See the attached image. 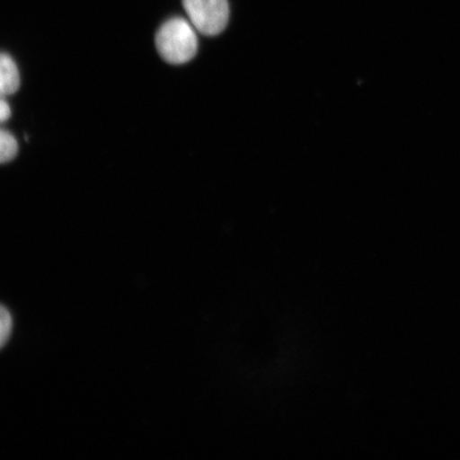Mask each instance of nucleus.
Segmentation results:
<instances>
[{"label": "nucleus", "instance_id": "nucleus-2", "mask_svg": "<svg viewBox=\"0 0 460 460\" xmlns=\"http://www.w3.org/2000/svg\"><path fill=\"white\" fill-rule=\"evenodd\" d=\"M190 22L205 36L224 31L229 21L228 0H182Z\"/></svg>", "mask_w": 460, "mask_h": 460}, {"label": "nucleus", "instance_id": "nucleus-4", "mask_svg": "<svg viewBox=\"0 0 460 460\" xmlns=\"http://www.w3.org/2000/svg\"><path fill=\"white\" fill-rule=\"evenodd\" d=\"M19 146L13 134L2 129L0 132V163L7 164L16 157Z\"/></svg>", "mask_w": 460, "mask_h": 460}, {"label": "nucleus", "instance_id": "nucleus-5", "mask_svg": "<svg viewBox=\"0 0 460 460\" xmlns=\"http://www.w3.org/2000/svg\"><path fill=\"white\" fill-rule=\"evenodd\" d=\"M13 330V320L9 310L4 306L2 307V320H0V343L2 347L8 343Z\"/></svg>", "mask_w": 460, "mask_h": 460}, {"label": "nucleus", "instance_id": "nucleus-1", "mask_svg": "<svg viewBox=\"0 0 460 460\" xmlns=\"http://www.w3.org/2000/svg\"><path fill=\"white\" fill-rule=\"evenodd\" d=\"M194 26L181 17H174L160 27L156 46L161 57L170 65L191 61L198 53L199 41Z\"/></svg>", "mask_w": 460, "mask_h": 460}, {"label": "nucleus", "instance_id": "nucleus-3", "mask_svg": "<svg viewBox=\"0 0 460 460\" xmlns=\"http://www.w3.org/2000/svg\"><path fill=\"white\" fill-rule=\"evenodd\" d=\"M21 78L13 58L8 54H3L0 58V93L2 95H13L20 89Z\"/></svg>", "mask_w": 460, "mask_h": 460}, {"label": "nucleus", "instance_id": "nucleus-6", "mask_svg": "<svg viewBox=\"0 0 460 460\" xmlns=\"http://www.w3.org/2000/svg\"><path fill=\"white\" fill-rule=\"evenodd\" d=\"M11 117V108L9 103L4 101V96L2 102H0V120L2 123H4L5 120H8Z\"/></svg>", "mask_w": 460, "mask_h": 460}]
</instances>
